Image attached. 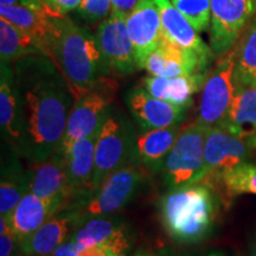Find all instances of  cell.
I'll return each instance as SVG.
<instances>
[{"mask_svg": "<svg viewBox=\"0 0 256 256\" xmlns=\"http://www.w3.org/2000/svg\"><path fill=\"white\" fill-rule=\"evenodd\" d=\"M70 238L83 248L98 244H113L124 250L132 247L133 238L126 222L118 217H96L80 224Z\"/></svg>", "mask_w": 256, "mask_h": 256, "instance_id": "obj_20", "label": "cell"}, {"mask_svg": "<svg viewBox=\"0 0 256 256\" xmlns=\"http://www.w3.org/2000/svg\"><path fill=\"white\" fill-rule=\"evenodd\" d=\"M83 249L84 248L81 244H78V242L72 241V238H68L66 242H63L62 244H60L56 248V250L51 254V256H78Z\"/></svg>", "mask_w": 256, "mask_h": 256, "instance_id": "obj_35", "label": "cell"}, {"mask_svg": "<svg viewBox=\"0 0 256 256\" xmlns=\"http://www.w3.org/2000/svg\"><path fill=\"white\" fill-rule=\"evenodd\" d=\"M10 145V144H8ZM30 188V168L19 162V153L10 145V152L2 154L0 180V216L8 217Z\"/></svg>", "mask_w": 256, "mask_h": 256, "instance_id": "obj_22", "label": "cell"}, {"mask_svg": "<svg viewBox=\"0 0 256 256\" xmlns=\"http://www.w3.org/2000/svg\"><path fill=\"white\" fill-rule=\"evenodd\" d=\"M18 138L14 148L32 165L46 162L62 145L75 98L52 60L28 56L16 62Z\"/></svg>", "mask_w": 256, "mask_h": 256, "instance_id": "obj_1", "label": "cell"}, {"mask_svg": "<svg viewBox=\"0 0 256 256\" xmlns=\"http://www.w3.org/2000/svg\"><path fill=\"white\" fill-rule=\"evenodd\" d=\"M0 17L26 32L37 42L46 57L50 58L49 36L50 17L43 8L20 4L0 5Z\"/></svg>", "mask_w": 256, "mask_h": 256, "instance_id": "obj_25", "label": "cell"}, {"mask_svg": "<svg viewBox=\"0 0 256 256\" xmlns=\"http://www.w3.org/2000/svg\"><path fill=\"white\" fill-rule=\"evenodd\" d=\"M0 126L2 136L14 147L18 138V95L14 84V72L10 68V64H2Z\"/></svg>", "mask_w": 256, "mask_h": 256, "instance_id": "obj_27", "label": "cell"}, {"mask_svg": "<svg viewBox=\"0 0 256 256\" xmlns=\"http://www.w3.org/2000/svg\"><path fill=\"white\" fill-rule=\"evenodd\" d=\"M179 132V124H174L171 127L154 128L136 133L132 162L154 174L162 171L165 160L171 152Z\"/></svg>", "mask_w": 256, "mask_h": 256, "instance_id": "obj_17", "label": "cell"}, {"mask_svg": "<svg viewBox=\"0 0 256 256\" xmlns=\"http://www.w3.org/2000/svg\"><path fill=\"white\" fill-rule=\"evenodd\" d=\"M127 28L132 40L138 68L142 69L147 56L164 40L162 19L154 0H139L127 17Z\"/></svg>", "mask_w": 256, "mask_h": 256, "instance_id": "obj_12", "label": "cell"}, {"mask_svg": "<svg viewBox=\"0 0 256 256\" xmlns=\"http://www.w3.org/2000/svg\"><path fill=\"white\" fill-rule=\"evenodd\" d=\"M115 87L114 82L104 78L92 89L75 98L58 151L66 154L76 142L90 136L104 124L112 110Z\"/></svg>", "mask_w": 256, "mask_h": 256, "instance_id": "obj_7", "label": "cell"}, {"mask_svg": "<svg viewBox=\"0 0 256 256\" xmlns=\"http://www.w3.org/2000/svg\"><path fill=\"white\" fill-rule=\"evenodd\" d=\"M154 2L158 8L166 38L176 46L197 54L200 58L210 63L215 52L200 40L198 34L200 32H197L196 28L192 26L185 16L172 4L171 0H154Z\"/></svg>", "mask_w": 256, "mask_h": 256, "instance_id": "obj_19", "label": "cell"}, {"mask_svg": "<svg viewBox=\"0 0 256 256\" xmlns=\"http://www.w3.org/2000/svg\"><path fill=\"white\" fill-rule=\"evenodd\" d=\"M134 138L136 132L130 121L119 112L112 110L96 140L92 192L100 186L108 176L132 162Z\"/></svg>", "mask_w": 256, "mask_h": 256, "instance_id": "obj_6", "label": "cell"}, {"mask_svg": "<svg viewBox=\"0 0 256 256\" xmlns=\"http://www.w3.org/2000/svg\"><path fill=\"white\" fill-rule=\"evenodd\" d=\"M142 256H174V254L170 248H162L158 250L144 252Z\"/></svg>", "mask_w": 256, "mask_h": 256, "instance_id": "obj_38", "label": "cell"}, {"mask_svg": "<svg viewBox=\"0 0 256 256\" xmlns=\"http://www.w3.org/2000/svg\"><path fill=\"white\" fill-rule=\"evenodd\" d=\"M82 0H44L43 10L49 17H66L74 10L78 8Z\"/></svg>", "mask_w": 256, "mask_h": 256, "instance_id": "obj_33", "label": "cell"}, {"mask_svg": "<svg viewBox=\"0 0 256 256\" xmlns=\"http://www.w3.org/2000/svg\"><path fill=\"white\" fill-rule=\"evenodd\" d=\"M210 48L224 55L255 14L256 0H210Z\"/></svg>", "mask_w": 256, "mask_h": 256, "instance_id": "obj_9", "label": "cell"}, {"mask_svg": "<svg viewBox=\"0 0 256 256\" xmlns=\"http://www.w3.org/2000/svg\"><path fill=\"white\" fill-rule=\"evenodd\" d=\"M250 256H256V241L254 242V246H252V248Z\"/></svg>", "mask_w": 256, "mask_h": 256, "instance_id": "obj_43", "label": "cell"}, {"mask_svg": "<svg viewBox=\"0 0 256 256\" xmlns=\"http://www.w3.org/2000/svg\"><path fill=\"white\" fill-rule=\"evenodd\" d=\"M183 256H236V254L230 250H224V249H208V250L188 252Z\"/></svg>", "mask_w": 256, "mask_h": 256, "instance_id": "obj_37", "label": "cell"}, {"mask_svg": "<svg viewBox=\"0 0 256 256\" xmlns=\"http://www.w3.org/2000/svg\"><path fill=\"white\" fill-rule=\"evenodd\" d=\"M49 51L60 72L78 98L110 74L95 36L68 17H50Z\"/></svg>", "mask_w": 256, "mask_h": 256, "instance_id": "obj_2", "label": "cell"}, {"mask_svg": "<svg viewBox=\"0 0 256 256\" xmlns=\"http://www.w3.org/2000/svg\"><path fill=\"white\" fill-rule=\"evenodd\" d=\"M95 38L110 72L127 75L138 70L136 51L127 28V16L112 12L98 24Z\"/></svg>", "mask_w": 256, "mask_h": 256, "instance_id": "obj_10", "label": "cell"}, {"mask_svg": "<svg viewBox=\"0 0 256 256\" xmlns=\"http://www.w3.org/2000/svg\"><path fill=\"white\" fill-rule=\"evenodd\" d=\"M128 252L112 244H98L84 248L78 256H126Z\"/></svg>", "mask_w": 256, "mask_h": 256, "instance_id": "obj_34", "label": "cell"}, {"mask_svg": "<svg viewBox=\"0 0 256 256\" xmlns=\"http://www.w3.org/2000/svg\"><path fill=\"white\" fill-rule=\"evenodd\" d=\"M209 62L200 58L197 54L176 46L166 36L162 44L152 51L144 62L142 69L150 75L159 78H177L197 72H208Z\"/></svg>", "mask_w": 256, "mask_h": 256, "instance_id": "obj_14", "label": "cell"}, {"mask_svg": "<svg viewBox=\"0 0 256 256\" xmlns=\"http://www.w3.org/2000/svg\"><path fill=\"white\" fill-rule=\"evenodd\" d=\"M101 127L90 136L76 142L64 154L66 162V179L72 200L88 196L92 192L95 170L96 140Z\"/></svg>", "mask_w": 256, "mask_h": 256, "instance_id": "obj_18", "label": "cell"}, {"mask_svg": "<svg viewBox=\"0 0 256 256\" xmlns=\"http://www.w3.org/2000/svg\"><path fill=\"white\" fill-rule=\"evenodd\" d=\"M160 218L168 235L182 244L202 242L212 232L217 200L208 184L171 188L160 200Z\"/></svg>", "mask_w": 256, "mask_h": 256, "instance_id": "obj_3", "label": "cell"}, {"mask_svg": "<svg viewBox=\"0 0 256 256\" xmlns=\"http://www.w3.org/2000/svg\"><path fill=\"white\" fill-rule=\"evenodd\" d=\"M36 196L66 209L72 202L66 179V156L56 151L49 159L30 168V188Z\"/></svg>", "mask_w": 256, "mask_h": 256, "instance_id": "obj_13", "label": "cell"}, {"mask_svg": "<svg viewBox=\"0 0 256 256\" xmlns=\"http://www.w3.org/2000/svg\"><path fill=\"white\" fill-rule=\"evenodd\" d=\"M197 32L206 31L211 23L210 0H171Z\"/></svg>", "mask_w": 256, "mask_h": 256, "instance_id": "obj_30", "label": "cell"}, {"mask_svg": "<svg viewBox=\"0 0 256 256\" xmlns=\"http://www.w3.org/2000/svg\"><path fill=\"white\" fill-rule=\"evenodd\" d=\"M20 254V238L10 226L6 217L0 216V256Z\"/></svg>", "mask_w": 256, "mask_h": 256, "instance_id": "obj_32", "label": "cell"}, {"mask_svg": "<svg viewBox=\"0 0 256 256\" xmlns=\"http://www.w3.org/2000/svg\"><path fill=\"white\" fill-rule=\"evenodd\" d=\"M60 211L62 209L56 204L28 191L6 220L22 241L40 228L48 220Z\"/></svg>", "mask_w": 256, "mask_h": 256, "instance_id": "obj_23", "label": "cell"}, {"mask_svg": "<svg viewBox=\"0 0 256 256\" xmlns=\"http://www.w3.org/2000/svg\"><path fill=\"white\" fill-rule=\"evenodd\" d=\"M236 50H230L208 74L202 88L198 106L197 122L206 127H222L228 116L230 104L235 94Z\"/></svg>", "mask_w": 256, "mask_h": 256, "instance_id": "obj_8", "label": "cell"}, {"mask_svg": "<svg viewBox=\"0 0 256 256\" xmlns=\"http://www.w3.org/2000/svg\"><path fill=\"white\" fill-rule=\"evenodd\" d=\"M144 180L142 168L130 162L108 176L94 192L72 200L66 208L78 212L80 224L96 217L113 216L133 200Z\"/></svg>", "mask_w": 256, "mask_h": 256, "instance_id": "obj_4", "label": "cell"}, {"mask_svg": "<svg viewBox=\"0 0 256 256\" xmlns=\"http://www.w3.org/2000/svg\"><path fill=\"white\" fill-rule=\"evenodd\" d=\"M208 130L209 127L197 121L180 130L162 168L170 188L198 183L206 178L204 147Z\"/></svg>", "mask_w": 256, "mask_h": 256, "instance_id": "obj_5", "label": "cell"}, {"mask_svg": "<svg viewBox=\"0 0 256 256\" xmlns=\"http://www.w3.org/2000/svg\"><path fill=\"white\" fill-rule=\"evenodd\" d=\"M208 72H197L177 78L147 76L142 80V88L160 100L188 110L192 104L194 95L203 88Z\"/></svg>", "mask_w": 256, "mask_h": 256, "instance_id": "obj_21", "label": "cell"}, {"mask_svg": "<svg viewBox=\"0 0 256 256\" xmlns=\"http://www.w3.org/2000/svg\"><path fill=\"white\" fill-rule=\"evenodd\" d=\"M226 192L230 197L238 194H256V165L242 162L220 176Z\"/></svg>", "mask_w": 256, "mask_h": 256, "instance_id": "obj_28", "label": "cell"}, {"mask_svg": "<svg viewBox=\"0 0 256 256\" xmlns=\"http://www.w3.org/2000/svg\"><path fill=\"white\" fill-rule=\"evenodd\" d=\"M126 101L142 130L171 127L185 119L186 110L154 98L142 87L132 89L128 92Z\"/></svg>", "mask_w": 256, "mask_h": 256, "instance_id": "obj_15", "label": "cell"}, {"mask_svg": "<svg viewBox=\"0 0 256 256\" xmlns=\"http://www.w3.org/2000/svg\"><path fill=\"white\" fill-rule=\"evenodd\" d=\"M44 55V51L26 32L6 19H0V58L2 64H11L28 56Z\"/></svg>", "mask_w": 256, "mask_h": 256, "instance_id": "obj_26", "label": "cell"}, {"mask_svg": "<svg viewBox=\"0 0 256 256\" xmlns=\"http://www.w3.org/2000/svg\"><path fill=\"white\" fill-rule=\"evenodd\" d=\"M80 226L75 210L66 208L48 220L40 228L20 241V252L28 256H51L56 248L70 238Z\"/></svg>", "mask_w": 256, "mask_h": 256, "instance_id": "obj_16", "label": "cell"}, {"mask_svg": "<svg viewBox=\"0 0 256 256\" xmlns=\"http://www.w3.org/2000/svg\"><path fill=\"white\" fill-rule=\"evenodd\" d=\"M14 256H28V255H25V254H22V252H20V254H18V255H14Z\"/></svg>", "mask_w": 256, "mask_h": 256, "instance_id": "obj_45", "label": "cell"}, {"mask_svg": "<svg viewBox=\"0 0 256 256\" xmlns=\"http://www.w3.org/2000/svg\"><path fill=\"white\" fill-rule=\"evenodd\" d=\"M256 74V23L236 50L235 82L244 83Z\"/></svg>", "mask_w": 256, "mask_h": 256, "instance_id": "obj_29", "label": "cell"}, {"mask_svg": "<svg viewBox=\"0 0 256 256\" xmlns=\"http://www.w3.org/2000/svg\"><path fill=\"white\" fill-rule=\"evenodd\" d=\"M243 84H250L252 87H256V74H254L252 78H249L247 81L243 83Z\"/></svg>", "mask_w": 256, "mask_h": 256, "instance_id": "obj_40", "label": "cell"}, {"mask_svg": "<svg viewBox=\"0 0 256 256\" xmlns=\"http://www.w3.org/2000/svg\"><path fill=\"white\" fill-rule=\"evenodd\" d=\"M78 14L87 24H98L110 16L112 0H82Z\"/></svg>", "mask_w": 256, "mask_h": 256, "instance_id": "obj_31", "label": "cell"}, {"mask_svg": "<svg viewBox=\"0 0 256 256\" xmlns=\"http://www.w3.org/2000/svg\"><path fill=\"white\" fill-rule=\"evenodd\" d=\"M19 2H20V4H23V5L31 6V8H43L44 0H19Z\"/></svg>", "mask_w": 256, "mask_h": 256, "instance_id": "obj_39", "label": "cell"}, {"mask_svg": "<svg viewBox=\"0 0 256 256\" xmlns=\"http://www.w3.org/2000/svg\"><path fill=\"white\" fill-rule=\"evenodd\" d=\"M252 148L248 140L224 128L209 127L204 147L206 178H220L224 172L244 162Z\"/></svg>", "mask_w": 256, "mask_h": 256, "instance_id": "obj_11", "label": "cell"}, {"mask_svg": "<svg viewBox=\"0 0 256 256\" xmlns=\"http://www.w3.org/2000/svg\"><path fill=\"white\" fill-rule=\"evenodd\" d=\"M142 254H144V252L142 250H139V252H136L133 256H142Z\"/></svg>", "mask_w": 256, "mask_h": 256, "instance_id": "obj_44", "label": "cell"}, {"mask_svg": "<svg viewBox=\"0 0 256 256\" xmlns=\"http://www.w3.org/2000/svg\"><path fill=\"white\" fill-rule=\"evenodd\" d=\"M220 128L250 140L256 134V87L236 83L230 110Z\"/></svg>", "mask_w": 256, "mask_h": 256, "instance_id": "obj_24", "label": "cell"}, {"mask_svg": "<svg viewBox=\"0 0 256 256\" xmlns=\"http://www.w3.org/2000/svg\"><path fill=\"white\" fill-rule=\"evenodd\" d=\"M249 144H250V146L252 147V148H256V134L250 140H249Z\"/></svg>", "mask_w": 256, "mask_h": 256, "instance_id": "obj_42", "label": "cell"}, {"mask_svg": "<svg viewBox=\"0 0 256 256\" xmlns=\"http://www.w3.org/2000/svg\"><path fill=\"white\" fill-rule=\"evenodd\" d=\"M18 2L19 0H0V5H14Z\"/></svg>", "mask_w": 256, "mask_h": 256, "instance_id": "obj_41", "label": "cell"}, {"mask_svg": "<svg viewBox=\"0 0 256 256\" xmlns=\"http://www.w3.org/2000/svg\"><path fill=\"white\" fill-rule=\"evenodd\" d=\"M139 0H112V12L126 14L127 17L132 14Z\"/></svg>", "mask_w": 256, "mask_h": 256, "instance_id": "obj_36", "label": "cell"}]
</instances>
